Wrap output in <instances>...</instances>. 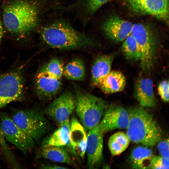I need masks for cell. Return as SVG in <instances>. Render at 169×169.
<instances>
[{
	"label": "cell",
	"mask_w": 169,
	"mask_h": 169,
	"mask_svg": "<svg viewBox=\"0 0 169 169\" xmlns=\"http://www.w3.org/2000/svg\"><path fill=\"white\" fill-rule=\"evenodd\" d=\"M54 11L42 28L41 38L49 47L69 50L94 46L95 42L90 35L75 28L66 19Z\"/></svg>",
	"instance_id": "1"
},
{
	"label": "cell",
	"mask_w": 169,
	"mask_h": 169,
	"mask_svg": "<svg viewBox=\"0 0 169 169\" xmlns=\"http://www.w3.org/2000/svg\"><path fill=\"white\" fill-rule=\"evenodd\" d=\"M39 5L26 0L12 2L4 8L3 21L5 26L10 32L24 34L37 25L40 14Z\"/></svg>",
	"instance_id": "2"
},
{
	"label": "cell",
	"mask_w": 169,
	"mask_h": 169,
	"mask_svg": "<svg viewBox=\"0 0 169 169\" xmlns=\"http://www.w3.org/2000/svg\"><path fill=\"white\" fill-rule=\"evenodd\" d=\"M128 112L126 134L130 141L148 147L155 146L160 140L161 132L151 115L141 106L132 108Z\"/></svg>",
	"instance_id": "3"
},
{
	"label": "cell",
	"mask_w": 169,
	"mask_h": 169,
	"mask_svg": "<svg viewBox=\"0 0 169 169\" xmlns=\"http://www.w3.org/2000/svg\"><path fill=\"white\" fill-rule=\"evenodd\" d=\"M74 86L76 113L85 131H89L99 123L108 107L102 99Z\"/></svg>",
	"instance_id": "4"
},
{
	"label": "cell",
	"mask_w": 169,
	"mask_h": 169,
	"mask_svg": "<svg viewBox=\"0 0 169 169\" xmlns=\"http://www.w3.org/2000/svg\"><path fill=\"white\" fill-rule=\"evenodd\" d=\"M11 118L19 128L35 141L39 140L50 127L44 114L35 109L18 110Z\"/></svg>",
	"instance_id": "5"
},
{
	"label": "cell",
	"mask_w": 169,
	"mask_h": 169,
	"mask_svg": "<svg viewBox=\"0 0 169 169\" xmlns=\"http://www.w3.org/2000/svg\"><path fill=\"white\" fill-rule=\"evenodd\" d=\"M131 34L136 39L138 45L142 70L149 71L155 61L156 48V37L148 27L141 23L133 24Z\"/></svg>",
	"instance_id": "6"
},
{
	"label": "cell",
	"mask_w": 169,
	"mask_h": 169,
	"mask_svg": "<svg viewBox=\"0 0 169 169\" xmlns=\"http://www.w3.org/2000/svg\"><path fill=\"white\" fill-rule=\"evenodd\" d=\"M0 131L4 138L26 155L35 146V141L6 113L0 111Z\"/></svg>",
	"instance_id": "7"
},
{
	"label": "cell",
	"mask_w": 169,
	"mask_h": 169,
	"mask_svg": "<svg viewBox=\"0 0 169 169\" xmlns=\"http://www.w3.org/2000/svg\"><path fill=\"white\" fill-rule=\"evenodd\" d=\"M23 97V82L19 70L0 75V111L11 102L22 100Z\"/></svg>",
	"instance_id": "8"
},
{
	"label": "cell",
	"mask_w": 169,
	"mask_h": 169,
	"mask_svg": "<svg viewBox=\"0 0 169 169\" xmlns=\"http://www.w3.org/2000/svg\"><path fill=\"white\" fill-rule=\"evenodd\" d=\"M75 108L74 96L66 91L54 100L44 109V113L59 126L69 119Z\"/></svg>",
	"instance_id": "9"
},
{
	"label": "cell",
	"mask_w": 169,
	"mask_h": 169,
	"mask_svg": "<svg viewBox=\"0 0 169 169\" xmlns=\"http://www.w3.org/2000/svg\"><path fill=\"white\" fill-rule=\"evenodd\" d=\"M135 13L150 15L168 24V0H126Z\"/></svg>",
	"instance_id": "10"
},
{
	"label": "cell",
	"mask_w": 169,
	"mask_h": 169,
	"mask_svg": "<svg viewBox=\"0 0 169 169\" xmlns=\"http://www.w3.org/2000/svg\"><path fill=\"white\" fill-rule=\"evenodd\" d=\"M129 121L128 111L122 107L115 105L108 107L97 126L104 134L117 129H126Z\"/></svg>",
	"instance_id": "11"
},
{
	"label": "cell",
	"mask_w": 169,
	"mask_h": 169,
	"mask_svg": "<svg viewBox=\"0 0 169 169\" xmlns=\"http://www.w3.org/2000/svg\"><path fill=\"white\" fill-rule=\"evenodd\" d=\"M103 135L97 125L89 131L87 134L86 166L90 169L97 168L101 163L103 158Z\"/></svg>",
	"instance_id": "12"
},
{
	"label": "cell",
	"mask_w": 169,
	"mask_h": 169,
	"mask_svg": "<svg viewBox=\"0 0 169 169\" xmlns=\"http://www.w3.org/2000/svg\"><path fill=\"white\" fill-rule=\"evenodd\" d=\"M111 0H74L72 4L65 6L64 9L75 14L82 24L85 26L99 9Z\"/></svg>",
	"instance_id": "13"
},
{
	"label": "cell",
	"mask_w": 169,
	"mask_h": 169,
	"mask_svg": "<svg viewBox=\"0 0 169 169\" xmlns=\"http://www.w3.org/2000/svg\"><path fill=\"white\" fill-rule=\"evenodd\" d=\"M133 24L117 16L111 17L102 24L101 29L110 39L123 42L131 32Z\"/></svg>",
	"instance_id": "14"
},
{
	"label": "cell",
	"mask_w": 169,
	"mask_h": 169,
	"mask_svg": "<svg viewBox=\"0 0 169 169\" xmlns=\"http://www.w3.org/2000/svg\"><path fill=\"white\" fill-rule=\"evenodd\" d=\"M36 93L42 100L48 101L53 98L58 93L61 86V79L51 76L40 71L35 79Z\"/></svg>",
	"instance_id": "15"
},
{
	"label": "cell",
	"mask_w": 169,
	"mask_h": 169,
	"mask_svg": "<svg viewBox=\"0 0 169 169\" xmlns=\"http://www.w3.org/2000/svg\"><path fill=\"white\" fill-rule=\"evenodd\" d=\"M134 97L143 107L154 108L156 100L153 92V81L150 78H141L136 82Z\"/></svg>",
	"instance_id": "16"
},
{
	"label": "cell",
	"mask_w": 169,
	"mask_h": 169,
	"mask_svg": "<svg viewBox=\"0 0 169 169\" xmlns=\"http://www.w3.org/2000/svg\"><path fill=\"white\" fill-rule=\"evenodd\" d=\"M70 124V143L79 157L84 159L86 153L87 141L86 131L74 116L71 118Z\"/></svg>",
	"instance_id": "17"
},
{
	"label": "cell",
	"mask_w": 169,
	"mask_h": 169,
	"mask_svg": "<svg viewBox=\"0 0 169 169\" xmlns=\"http://www.w3.org/2000/svg\"><path fill=\"white\" fill-rule=\"evenodd\" d=\"M37 156L55 162L66 164L76 168L79 166L63 146L41 147L38 151Z\"/></svg>",
	"instance_id": "18"
},
{
	"label": "cell",
	"mask_w": 169,
	"mask_h": 169,
	"mask_svg": "<svg viewBox=\"0 0 169 169\" xmlns=\"http://www.w3.org/2000/svg\"><path fill=\"white\" fill-rule=\"evenodd\" d=\"M70 121L69 119L59 126L50 136L43 141L41 147L63 146L69 153H71L74 150L70 142Z\"/></svg>",
	"instance_id": "19"
},
{
	"label": "cell",
	"mask_w": 169,
	"mask_h": 169,
	"mask_svg": "<svg viewBox=\"0 0 169 169\" xmlns=\"http://www.w3.org/2000/svg\"><path fill=\"white\" fill-rule=\"evenodd\" d=\"M126 83L125 77L122 73L112 71L101 78L97 86L105 93L110 94L123 90Z\"/></svg>",
	"instance_id": "20"
},
{
	"label": "cell",
	"mask_w": 169,
	"mask_h": 169,
	"mask_svg": "<svg viewBox=\"0 0 169 169\" xmlns=\"http://www.w3.org/2000/svg\"><path fill=\"white\" fill-rule=\"evenodd\" d=\"M113 56L111 54L99 56L95 59L92 66L91 84L97 86L100 79L110 71Z\"/></svg>",
	"instance_id": "21"
},
{
	"label": "cell",
	"mask_w": 169,
	"mask_h": 169,
	"mask_svg": "<svg viewBox=\"0 0 169 169\" xmlns=\"http://www.w3.org/2000/svg\"><path fill=\"white\" fill-rule=\"evenodd\" d=\"M152 151L149 147L139 146L132 151L130 156L131 167L134 169H150L154 156Z\"/></svg>",
	"instance_id": "22"
},
{
	"label": "cell",
	"mask_w": 169,
	"mask_h": 169,
	"mask_svg": "<svg viewBox=\"0 0 169 169\" xmlns=\"http://www.w3.org/2000/svg\"><path fill=\"white\" fill-rule=\"evenodd\" d=\"M130 141L127 134L123 132H118L112 135L108 141L111 154L115 156L122 153L128 147Z\"/></svg>",
	"instance_id": "23"
},
{
	"label": "cell",
	"mask_w": 169,
	"mask_h": 169,
	"mask_svg": "<svg viewBox=\"0 0 169 169\" xmlns=\"http://www.w3.org/2000/svg\"><path fill=\"white\" fill-rule=\"evenodd\" d=\"M85 69L83 61L80 59H74L64 67L63 74L69 79L80 80L85 76Z\"/></svg>",
	"instance_id": "24"
},
{
	"label": "cell",
	"mask_w": 169,
	"mask_h": 169,
	"mask_svg": "<svg viewBox=\"0 0 169 169\" xmlns=\"http://www.w3.org/2000/svg\"><path fill=\"white\" fill-rule=\"evenodd\" d=\"M122 50L125 58L128 60H140V53L137 42L130 34L123 41Z\"/></svg>",
	"instance_id": "25"
},
{
	"label": "cell",
	"mask_w": 169,
	"mask_h": 169,
	"mask_svg": "<svg viewBox=\"0 0 169 169\" xmlns=\"http://www.w3.org/2000/svg\"><path fill=\"white\" fill-rule=\"evenodd\" d=\"M63 63L59 59L54 58L51 59L40 70L58 79H61L64 70Z\"/></svg>",
	"instance_id": "26"
},
{
	"label": "cell",
	"mask_w": 169,
	"mask_h": 169,
	"mask_svg": "<svg viewBox=\"0 0 169 169\" xmlns=\"http://www.w3.org/2000/svg\"><path fill=\"white\" fill-rule=\"evenodd\" d=\"M169 159L161 156H154L150 169H169Z\"/></svg>",
	"instance_id": "27"
},
{
	"label": "cell",
	"mask_w": 169,
	"mask_h": 169,
	"mask_svg": "<svg viewBox=\"0 0 169 169\" xmlns=\"http://www.w3.org/2000/svg\"><path fill=\"white\" fill-rule=\"evenodd\" d=\"M169 81L164 80L159 84L158 86V94L162 100L165 102L169 101Z\"/></svg>",
	"instance_id": "28"
},
{
	"label": "cell",
	"mask_w": 169,
	"mask_h": 169,
	"mask_svg": "<svg viewBox=\"0 0 169 169\" xmlns=\"http://www.w3.org/2000/svg\"><path fill=\"white\" fill-rule=\"evenodd\" d=\"M157 149L161 156L169 159V139H165L159 142L157 146Z\"/></svg>",
	"instance_id": "29"
},
{
	"label": "cell",
	"mask_w": 169,
	"mask_h": 169,
	"mask_svg": "<svg viewBox=\"0 0 169 169\" xmlns=\"http://www.w3.org/2000/svg\"><path fill=\"white\" fill-rule=\"evenodd\" d=\"M41 168L44 169H66L67 167L54 164H46L41 166Z\"/></svg>",
	"instance_id": "30"
},
{
	"label": "cell",
	"mask_w": 169,
	"mask_h": 169,
	"mask_svg": "<svg viewBox=\"0 0 169 169\" xmlns=\"http://www.w3.org/2000/svg\"><path fill=\"white\" fill-rule=\"evenodd\" d=\"M3 34V26L0 20V43L1 41Z\"/></svg>",
	"instance_id": "31"
}]
</instances>
